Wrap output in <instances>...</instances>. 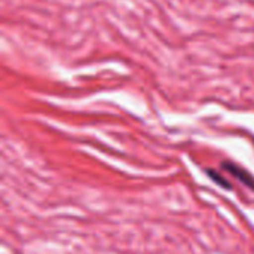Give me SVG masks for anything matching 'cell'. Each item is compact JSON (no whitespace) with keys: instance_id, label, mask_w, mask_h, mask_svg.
<instances>
[{"instance_id":"1","label":"cell","mask_w":254,"mask_h":254,"mask_svg":"<svg viewBox=\"0 0 254 254\" xmlns=\"http://www.w3.org/2000/svg\"><path fill=\"white\" fill-rule=\"evenodd\" d=\"M222 168L226 173H229L231 176H234L235 179H238L244 186H247V188H250V189L254 190V177L249 171H246L244 168H241V167H238L237 164H232V162L222 164Z\"/></svg>"},{"instance_id":"2","label":"cell","mask_w":254,"mask_h":254,"mask_svg":"<svg viewBox=\"0 0 254 254\" xmlns=\"http://www.w3.org/2000/svg\"><path fill=\"white\" fill-rule=\"evenodd\" d=\"M207 174H208V177L213 180V182H216L220 188H223V189H228V190H231L232 189V186H231V183L225 179V177H222L217 171H213V170H207Z\"/></svg>"}]
</instances>
